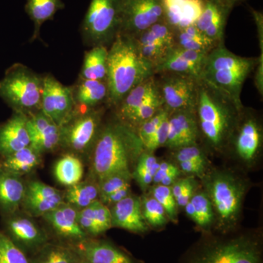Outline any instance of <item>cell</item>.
<instances>
[{
  "label": "cell",
  "mask_w": 263,
  "mask_h": 263,
  "mask_svg": "<svg viewBox=\"0 0 263 263\" xmlns=\"http://www.w3.org/2000/svg\"><path fill=\"white\" fill-rule=\"evenodd\" d=\"M64 199L66 203L79 211L89 206L99 200L98 181L87 175V177L80 182L66 188Z\"/></svg>",
  "instance_id": "obj_29"
},
{
  "label": "cell",
  "mask_w": 263,
  "mask_h": 263,
  "mask_svg": "<svg viewBox=\"0 0 263 263\" xmlns=\"http://www.w3.org/2000/svg\"><path fill=\"white\" fill-rule=\"evenodd\" d=\"M162 0H126L119 34L136 37L163 19Z\"/></svg>",
  "instance_id": "obj_15"
},
{
  "label": "cell",
  "mask_w": 263,
  "mask_h": 263,
  "mask_svg": "<svg viewBox=\"0 0 263 263\" xmlns=\"http://www.w3.org/2000/svg\"><path fill=\"white\" fill-rule=\"evenodd\" d=\"M81 259L75 247L52 241L30 257L31 263H76Z\"/></svg>",
  "instance_id": "obj_32"
},
{
  "label": "cell",
  "mask_w": 263,
  "mask_h": 263,
  "mask_svg": "<svg viewBox=\"0 0 263 263\" xmlns=\"http://www.w3.org/2000/svg\"><path fill=\"white\" fill-rule=\"evenodd\" d=\"M77 109L73 88L61 84L53 76H43L41 110L61 127Z\"/></svg>",
  "instance_id": "obj_14"
},
{
  "label": "cell",
  "mask_w": 263,
  "mask_h": 263,
  "mask_svg": "<svg viewBox=\"0 0 263 263\" xmlns=\"http://www.w3.org/2000/svg\"><path fill=\"white\" fill-rule=\"evenodd\" d=\"M141 200L143 218L150 229L163 230L170 220L162 205L147 192L143 193Z\"/></svg>",
  "instance_id": "obj_35"
},
{
  "label": "cell",
  "mask_w": 263,
  "mask_h": 263,
  "mask_svg": "<svg viewBox=\"0 0 263 263\" xmlns=\"http://www.w3.org/2000/svg\"><path fill=\"white\" fill-rule=\"evenodd\" d=\"M53 176L57 182L66 188L80 182L84 179V165L82 159L71 153H65L55 162Z\"/></svg>",
  "instance_id": "obj_27"
},
{
  "label": "cell",
  "mask_w": 263,
  "mask_h": 263,
  "mask_svg": "<svg viewBox=\"0 0 263 263\" xmlns=\"http://www.w3.org/2000/svg\"><path fill=\"white\" fill-rule=\"evenodd\" d=\"M171 160L176 164L182 162H194L212 165L208 157L207 151L199 144L171 151Z\"/></svg>",
  "instance_id": "obj_40"
},
{
  "label": "cell",
  "mask_w": 263,
  "mask_h": 263,
  "mask_svg": "<svg viewBox=\"0 0 263 263\" xmlns=\"http://www.w3.org/2000/svg\"><path fill=\"white\" fill-rule=\"evenodd\" d=\"M243 110L229 97L200 79L196 116L205 150L224 155Z\"/></svg>",
  "instance_id": "obj_2"
},
{
  "label": "cell",
  "mask_w": 263,
  "mask_h": 263,
  "mask_svg": "<svg viewBox=\"0 0 263 263\" xmlns=\"http://www.w3.org/2000/svg\"><path fill=\"white\" fill-rule=\"evenodd\" d=\"M254 21L257 27V32L259 41V47L261 48V54H263V18L262 13L253 10L252 11Z\"/></svg>",
  "instance_id": "obj_49"
},
{
  "label": "cell",
  "mask_w": 263,
  "mask_h": 263,
  "mask_svg": "<svg viewBox=\"0 0 263 263\" xmlns=\"http://www.w3.org/2000/svg\"><path fill=\"white\" fill-rule=\"evenodd\" d=\"M27 119L26 114L13 111L8 121L0 124V158L30 146Z\"/></svg>",
  "instance_id": "obj_21"
},
{
  "label": "cell",
  "mask_w": 263,
  "mask_h": 263,
  "mask_svg": "<svg viewBox=\"0 0 263 263\" xmlns=\"http://www.w3.org/2000/svg\"><path fill=\"white\" fill-rule=\"evenodd\" d=\"M174 174H181L177 164L171 160L160 161L152 184H160L162 179Z\"/></svg>",
  "instance_id": "obj_47"
},
{
  "label": "cell",
  "mask_w": 263,
  "mask_h": 263,
  "mask_svg": "<svg viewBox=\"0 0 263 263\" xmlns=\"http://www.w3.org/2000/svg\"><path fill=\"white\" fill-rule=\"evenodd\" d=\"M110 209L112 228H119L138 235H145L151 229L142 213L141 196L132 193Z\"/></svg>",
  "instance_id": "obj_19"
},
{
  "label": "cell",
  "mask_w": 263,
  "mask_h": 263,
  "mask_svg": "<svg viewBox=\"0 0 263 263\" xmlns=\"http://www.w3.org/2000/svg\"><path fill=\"white\" fill-rule=\"evenodd\" d=\"M199 180L214 210L213 232L228 233L240 228L243 202L251 188L250 179L243 171L212 166Z\"/></svg>",
  "instance_id": "obj_4"
},
{
  "label": "cell",
  "mask_w": 263,
  "mask_h": 263,
  "mask_svg": "<svg viewBox=\"0 0 263 263\" xmlns=\"http://www.w3.org/2000/svg\"><path fill=\"white\" fill-rule=\"evenodd\" d=\"M65 5L62 0H27L26 13L34 23L32 41L37 39L41 26L53 18L57 12L63 9Z\"/></svg>",
  "instance_id": "obj_30"
},
{
  "label": "cell",
  "mask_w": 263,
  "mask_h": 263,
  "mask_svg": "<svg viewBox=\"0 0 263 263\" xmlns=\"http://www.w3.org/2000/svg\"><path fill=\"white\" fill-rule=\"evenodd\" d=\"M156 86L157 82L154 79L153 76L137 85L136 87L127 93L116 108V117L124 124H127Z\"/></svg>",
  "instance_id": "obj_26"
},
{
  "label": "cell",
  "mask_w": 263,
  "mask_h": 263,
  "mask_svg": "<svg viewBox=\"0 0 263 263\" xmlns=\"http://www.w3.org/2000/svg\"><path fill=\"white\" fill-rule=\"evenodd\" d=\"M43 164V155L32 146L0 158V170L23 177L37 171Z\"/></svg>",
  "instance_id": "obj_24"
},
{
  "label": "cell",
  "mask_w": 263,
  "mask_h": 263,
  "mask_svg": "<svg viewBox=\"0 0 263 263\" xmlns=\"http://www.w3.org/2000/svg\"><path fill=\"white\" fill-rule=\"evenodd\" d=\"M258 59L235 55L219 45L208 53L200 79L219 90L240 106V93L248 76L257 67Z\"/></svg>",
  "instance_id": "obj_6"
},
{
  "label": "cell",
  "mask_w": 263,
  "mask_h": 263,
  "mask_svg": "<svg viewBox=\"0 0 263 263\" xmlns=\"http://www.w3.org/2000/svg\"><path fill=\"white\" fill-rule=\"evenodd\" d=\"M43 76L27 66L15 63L0 80V98L13 111L29 116L41 110Z\"/></svg>",
  "instance_id": "obj_7"
},
{
  "label": "cell",
  "mask_w": 263,
  "mask_h": 263,
  "mask_svg": "<svg viewBox=\"0 0 263 263\" xmlns=\"http://www.w3.org/2000/svg\"><path fill=\"white\" fill-rule=\"evenodd\" d=\"M106 84L107 102L117 108L127 93L155 74V68L142 57L136 40L119 34L108 50Z\"/></svg>",
  "instance_id": "obj_5"
},
{
  "label": "cell",
  "mask_w": 263,
  "mask_h": 263,
  "mask_svg": "<svg viewBox=\"0 0 263 263\" xmlns=\"http://www.w3.org/2000/svg\"><path fill=\"white\" fill-rule=\"evenodd\" d=\"M102 108H86L75 113L60 127V148L88 160L103 125Z\"/></svg>",
  "instance_id": "obj_8"
},
{
  "label": "cell",
  "mask_w": 263,
  "mask_h": 263,
  "mask_svg": "<svg viewBox=\"0 0 263 263\" xmlns=\"http://www.w3.org/2000/svg\"><path fill=\"white\" fill-rule=\"evenodd\" d=\"M162 76L157 84L164 108L169 112L195 110L200 79L177 73H162Z\"/></svg>",
  "instance_id": "obj_13"
},
{
  "label": "cell",
  "mask_w": 263,
  "mask_h": 263,
  "mask_svg": "<svg viewBox=\"0 0 263 263\" xmlns=\"http://www.w3.org/2000/svg\"><path fill=\"white\" fill-rule=\"evenodd\" d=\"M2 231L30 258L50 241L44 227L23 211L2 216Z\"/></svg>",
  "instance_id": "obj_11"
},
{
  "label": "cell",
  "mask_w": 263,
  "mask_h": 263,
  "mask_svg": "<svg viewBox=\"0 0 263 263\" xmlns=\"http://www.w3.org/2000/svg\"><path fill=\"white\" fill-rule=\"evenodd\" d=\"M169 115L164 118V120L161 123L160 127L155 132V134L144 145V149L147 152L154 153L156 150L158 149L160 147H165L167 136H168Z\"/></svg>",
  "instance_id": "obj_44"
},
{
  "label": "cell",
  "mask_w": 263,
  "mask_h": 263,
  "mask_svg": "<svg viewBox=\"0 0 263 263\" xmlns=\"http://www.w3.org/2000/svg\"><path fill=\"white\" fill-rule=\"evenodd\" d=\"M65 203L64 191L40 180L26 181L25 193L21 210L34 218L42 217Z\"/></svg>",
  "instance_id": "obj_16"
},
{
  "label": "cell",
  "mask_w": 263,
  "mask_h": 263,
  "mask_svg": "<svg viewBox=\"0 0 263 263\" xmlns=\"http://www.w3.org/2000/svg\"><path fill=\"white\" fill-rule=\"evenodd\" d=\"M78 221L89 238H100L112 228L110 209L99 200L79 211Z\"/></svg>",
  "instance_id": "obj_22"
},
{
  "label": "cell",
  "mask_w": 263,
  "mask_h": 263,
  "mask_svg": "<svg viewBox=\"0 0 263 263\" xmlns=\"http://www.w3.org/2000/svg\"><path fill=\"white\" fill-rule=\"evenodd\" d=\"M202 67L186 61L179 56L174 48L170 50L163 61L155 69V73H177L200 79Z\"/></svg>",
  "instance_id": "obj_34"
},
{
  "label": "cell",
  "mask_w": 263,
  "mask_h": 263,
  "mask_svg": "<svg viewBox=\"0 0 263 263\" xmlns=\"http://www.w3.org/2000/svg\"><path fill=\"white\" fill-rule=\"evenodd\" d=\"M132 181V173L127 171L113 173L99 180V200H103L110 194L128 185H131Z\"/></svg>",
  "instance_id": "obj_39"
},
{
  "label": "cell",
  "mask_w": 263,
  "mask_h": 263,
  "mask_svg": "<svg viewBox=\"0 0 263 263\" xmlns=\"http://www.w3.org/2000/svg\"><path fill=\"white\" fill-rule=\"evenodd\" d=\"M27 128L31 146L43 155L60 148V127L42 110L28 116Z\"/></svg>",
  "instance_id": "obj_20"
},
{
  "label": "cell",
  "mask_w": 263,
  "mask_h": 263,
  "mask_svg": "<svg viewBox=\"0 0 263 263\" xmlns=\"http://www.w3.org/2000/svg\"><path fill=\"white\" fill-rule=\"evenodd\" d=\"M126 0H91L81 26L85 41L93 46L110 42L121 32Z\"/></svg>",
  "instance_id": "obj_9"
},
{
  "label": "cell",
  "mask_w": 263,
  "mask_h": 263,
  "mask_svg": "<svg viewBox=\"0 0 263 263\" xmlns=\"http://www.w3.org/2000/svg\"><path fill=\"white\" fill-rule=\"evenodd\" d=\"M26 181L23 177L0 170V215H9L18 212L25 193Z\"/></svg>",
  "instance_id": "obj_23"
},
{
  "label": "cell",
  "mask_w": 263,
  "mask_h": 263,
  "mask_svg": "<svg viewBox=\"0 0 263 263\" xmlns=\"http://www.w3.org/2000/svg\"><path fill=\"white\" fill-rule=\"evenodd\" d=\"M183 176H190L200 179L212 165L194 162H182L176 164Z\"/></svg>",
  "instance_id": "obj_46"
},
{
  "label": "cell",
  "mask_w": 263,
  "mask_h": 263,
  "mask_svg": "<svg viewBox=\"0 0 263 263\" xmlns=\"http://www.w3.org/2000/svg\"><path fill=\"white\" fill-rule=\"evenodd\" d=\"M223 4L226 5L228 8L231 9L235 5L238 4L240 2L245 1V0H219Z\"/></svg>",
  "instance_id": "obj_50"
},
{
  "label": "cell",
  "mask_w": 263,
  "mask_h": 263,
  "mask_svg": "<svg viewBox=\"0 0 263 263\" xmlns=\"http://www.w3.org/2000/svg\"><path fill=\"white\" fill-rule=\"evenodd\" d=\"M144 150L136 131L116 117L102 125L88 158V175L98 181L113 173H132Z\"/></svg>",
  "instance_id": "obj_3"
},
{
  "label": "cell",
  "mask_w": 263,
  "mask_h": 263,
  "mask_svg": "<svg viewBox=\"0 0 263 263\" xmlns=\"http://www.w3.org/2000/svg\"><path fill=\"white\" fill-rule=\"evenodd\" d=\"M76 263H86V262H84V259H83L82 258H81V259H80V260H79V262H76Z\"/></svg>",
  "instance_id": "obj_51"
},
{
  "label": "cell",
  "mask_w": 263,
  "mask_h": 263,
  "mask_svg": "<svg viewBox=\"0 0 263 263\" xmlns=\"http://www.w3.org/2000/svg\"><path fill=\"white\" fill-rule=\"evenodd\" d=\"M73 88L74 100L77 106L86 108H96L106 100L108 86L106 81L81 79Z\"/></svg>",
  "instance_id": "obj_28"
},
{
  "label": "cell",
  "mask_w": 263,
  "mask_h": 263,
  "mask_svg": "<svg viewBox=\"0 0 263 263\" xmlns=\"http://www.w3.org/2000/svg\"><path fill=\"white\" fill-rule=\"evenodd\" d=\"M79 210L65 203L42 216L50 241L76 247L89 238L78 221Z\"/></svg>",
  "instance_id": "obj_12"
},
{
  "label": "cell",
  "mask_w": 263,
  "mask_h": 263,
  "mask_svg": "<svg viewBox=\"0 0 263 263\" xmlns=\"http://www.w3.org/2000/svg\"><path fill=\"white\" fill-rule=\"evenodd\" d=\"M186 216L195 223L200 233L214 231L215 216L212 203L201 186L195 192L190 202L185 205Z\"/></svg>",
  "instance_id": "obj_25"
},
{
  "label": "cell",
  "mask_w": 263,
  "mask_h": 263,
  "mask_svg": "<svg viewBox=\"0 0 263 263\" xmlns=\"http://www.w3.org/2000/svg\"><path fill=\"white\" fill-rule=\"evenodd\" d=\"M200 187V180L194 176H182L175 181L171 188L179 209L184 208Z\"/></svg>",
  "instance_id": "obj_38"
},
{
  "label": "cell",
  "mask_w": 263,
  "mask_h": 263,
  "mask_svg": "<svg viewBox=\"0 0 263 263\" xmlns=\"http://www.w3.org/2000/svg\"><path fill=\"white\" fill-rule=\"evenodd\" d=\"M86 263H144L106 238H88L75 247Z\"/></svg>",
  "instance_id": "obj_18"
},
{
  "label": "cell",
  "mask_w": 263,
  "mask_h": 263,
  "mask_svg": "<svg viewBox=\"0 0 263 263\" xmlns=\"http://www.w3.org/2000/svg\"><path fill=\"white\" fill-rule=\"evenodd\" d=\"M162 107L163 101L157 84V86L151 92L143 105L137 110L129 122L125 124L136 131L141 124L154 117Z\"/></svg>",
  "instance_id": "obj_36"
},
{
  "label": "cell",
  "mask_w": 263,
  "mask_h": 263,
  "mask_svg": "<svg viewBox=\"0 0 263 263\" xmlns=\"http://www.w3.org/2000/svg\"><path fill=\"white\" fill-rule=\"evenodd\" d=\"M200 133L195 110H174L169 115V129L165 147L172 151L198 144Z\"/></svg>",
  "instance_id": "obj_17"
},
{
  "label": "cell",
  "mask_w": 263,
  "mask_h": 263,
  "mask_svg": "<svg viewBox=\"0 0 263 263\" xmlns=\"http://www.w3.org/2000/svg\"><path fill=\"white\" fill-rule=\"evenodd\" d=\"M159 161L155 154L144 150L138 157L134 169L132 172L133 180L137 183L143 193H146L148 189L153 183L157 169Z\"/></svg>",
  "instance_id": "obj_33"
},
{
  "label": "cell",
  "mask_w": 263,
  "mask_h": 263,
  "mask_svg": "<svg viewBox=\"0 0 263 263\" xmlns=\"http://www.w3.org/2000/svg\"><path fill=\"white\" fill-rule=\"evenodd\" d=\"M149 30L163 46L172 48L175 45V30L164 22V19L152 25Z\"/></svg>",
  "instance_id": "obj_45"
},
{
  "label": "cell",
  "mask_w": 263,
  "mask_h": 263,
  "mask_svg": "<svg viewBox=\"0 0 263 263\" xmlns=\"http://www.w3.org/2000/svg\"><path fill=\"white\" fill-rule=\"evenodd\" d=\"M132 193L131 185L124 186L115 193L110 194L108 196L104 198L103 200H100V202L105 204L108 208L111 207L114 204L117 203L118 202L121 201L123 199L125 198L128 195Z\"/></svg>",
  "instance_id": "obj_48"
},
{
  "label": "cell",
  "mask_w": 263,
  "mask_h": 263,
  "mask_svg": "<svg viewBox=\"0 0 263 263\" xmlns=\"http://www.w3.org/2000/svg\"><path fill=\"white\" fill-rule=\"evenodd\" d=\"M164 208L170 222L177 224L179 222V210L177 202L173 195L171 186L161 184H152L147 190Z\"/></svg>",
  "instance_id": "obj_37"
},
{
  "label": "cell",
  "mask_w": 263,
  "mask_h": 263,
  "mask_svg": "<svg viewBox=\"0 0 263 263\" xmlns=\"http://www.w3.org/2000/svg\"><path fill=\"white\" fill-rule=\"evenodd\" d=\"M137 46H138V51L141 53L142 57L153 66L155 72L157 66L163 61L166 55L171 49V48L164 47V46H141L138 43H137Z\"/></svg>",
  "instance_id": "obj_43"
},
{
  "label": "cell",
  "mask_w": 263,
  "mask_h": 263,
  "mask_svg": "<svg viewBox=\"0 0 263 263\" xmlns=\"http://www.w3.org/2000/svg\"><path fill=\"white\" fill-rule=\"evenodd\" d=\"M263 131L260 120L243 109L227 152L243 169L254 168L260 160Z\"/></svg>",
  "instance_id": "obj_10"
},
{
  "label": "cell",
  "mask_w": 263,
  "mask_h": 263,
  "mask_svg": "<svg viewBox=\"0 0 263 263\" xmlns=\"http://www.w3.org/2000/svg\"><path fill=\"white\" fill-rule=\"evenodd\" d=\"M0 263H31L30 258L0 230Z\"/></svg>",
  "instance_id": "obj_41"
},
{
  "label": "cell",
  "mask_w": 263,
  "mask_h": 263,
  "mask_svg": "<svg viewBox=\"0 0 263 263\" xmlns=\"http://www.w3.org/2000/svg\"><path fill=\"white\" fill-rule=\"evenodd\" d=\"M108 50L105 46H94L84 55L80 79L106 80Z\"/></svg>",
  "instance_id": "obj_31"
},
{
  "label": "cell",
  "mask_w": 263,
  "mask_h": 263,
  "mask_svg": "<svg viewBox=\"0 0 263 263\" xmlns=\"http://www.w3.org/2000/svg\"><path fill=\"white\" fill-rule=\"evenodd\" d=\"M178 263H263L262 230L240 228L228 233H201Z\"/></svg>",
  "instance_id": "obj_1"
},
{
  "label": "cell",
  "mask_w": 263,
  "mask_h": 263,
  "mask_svg": "<svg viewBox=\"0 0 263 263\" xmlns=\"http://www.w3.org/2000/svg\"><path fill=\"white\" fill-rule=\"evenodd\" d=\"M171 112L166 110L164 107L155 114L154 117L141 124L137 129L136 133L143 143V147L148 140L155 134V132L160 127L161 123L164 120V118L167 117Z\"/></svg>",
  "instance_id": "obj_42"
}]
</instances>
